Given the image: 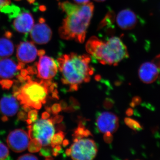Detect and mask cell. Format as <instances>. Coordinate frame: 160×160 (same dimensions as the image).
<instances>
[{
  "label": "cell",
  "mask_w": 160,
  "mask_h": 160,
  "mask_svg": "<svg viewBox=\"0 0 160 160\" xmlns=\"http://www.w3.org/2000/svg\"><path fill=\"white\" fill-rule=\"evenodd\" d=\"M98 147L93 140L90 139H78L69 149L66 151V154L74 160H91L96 156Z\"/></svg>",
  "instance_id": "obj_5"
},
{
  "label": "cell",
  "mask_w": 160,
  "mask_h": 160,
  "mask_svg": "<svg viewBox=\"0 0 160 160\" xmlns=\"http://www.w3.org/2000/svg\"><path fill=\"white\" fill-rule=\"evenodd\" d=\"M91 58L88 55L71 52L58 58L57 63L62 74V82L69 86V91H76L83 83L90 81L94 72L90 65Z\"/></svg>",
  "instance_id": "obj_2"
},
{
  "label": "cell",
  "mask_w": 160,
  "mask_h": 160,
  "mask_svg": "<svg viewBox=\"0 0 160 160\" xmlns=\"http://www.w3.org/2000/svg\"><path fill=\"white\" fill-rule=\"evenodd\" d=\"M10 3V0H0V10H1L3 7L9 5Z\"/></svg>",
  "instance_id": "obj_24"
},
{
  "label": "cell",
  "mask_w": 160,
  "mask_h": 160,
  "mask_svg": "<svg viewBox=\"0 0 160 160\" xmlns=\"http://www.w3.org/2000/svg\"><path fill=\"white\" fill-rule=\"evenodd\" d=\"M20 67V65L12 59L3 58L0 60V78L6 80L12 78Z\"/></svg>",
  "instance_id": "obj_16"
},
{
  "label": "cell",
  "mask_w": 160,
  "mask_h": 160,
  "mask_svg": "<svg viewBox=\"0 0 160 160\" xmlns=\"http://www.w3.org/2000/svg\"><path fill=\"white\" fill-rule=\"evenodd\" d=\"M34 19L31 13L28 12L19 13L16 17L13 22L14 29L18 32L28 33L34 26Z\"/></svg>",
  "instance_id": "obj_15"
},
{
  "label": "cell",
  "mask_w": 160,
  "mask_h": 160,
  "mask_svg": "<svg viewBox=\"0 0 160 160\" xmlns=\"http://www.w3.org/2000/svg\"><path fill=\"white\" fill-rule=\"evenodd\" d=\"M53 86L50 80L38 82L29 80L15 92V96L24 106L40 109L46 103L49 90L53 89Z\"/></svg>",
  "instance_id": "obj_4"
},
{
  "label": "cell",
  "mask_w": 160,
  "mask_h": 160,
  "mask_svg": "<svg viewBox=\"0 0 160 160\" xmlns=\"http://www.w3.org/2000/svg\"><path fill=\"white\" fill-rule=\"evenodd\" d=\"M90 134V132L88 130H86L83 128L82 126H79L78 128L74 132V136L76 138L79 139L80 138L87 136Z\"/></svg>",
  "instance_id": "obj_20"
},
{
  "label": "cell",
  "mask_w": 160,
  "mask_h": 160,
  "mask_svg": "<svg viewBox=\"0 0 160 160\" xmlns=\"http://www.w3.org/2000/svg\"><path fill=\"white\" fill-rule=\"evenodd\" d=\"M50 149H42L41 150V154L42 156H44L45 157H49V156L50 154Z\"/></svg>",
  "instance_id": "obj_25"
},
{
  "label": "cell",
  "mask_w": 160,
  "mask_h": 160,
  "mask_svg": "<svg viewBox=\"0 0 160 160\" xmlns=\"http://www.w3.org/2000/svg\"><path fill=\"white\" fill-rule=\"evenodd\" d=\"M44 54L40 56L37 64L38 77L43 80H50L57 73V65L53 58Z\"/></svg>",
  "instance_id": "obj_9"
},
{
  "label": "cell",
  "mask_w": 160,
  "mask_h": 160,
  "mask_svg": "<svg viewBox=\"0 0 160 160\" xmlns=\"http://www.w3.org/2000/svg\"><path fill=\"white\" fill-rule=\"evenodd\" d=\"M78 5H82L89 3L90 0H72Z\"/></svg>",
  "instance_id": "obj_26"
},
{
  "label": "cell",
  "mask_w": 160,
  "mask_h": 160,
  "mask_svg": "<svg viewBox=\"0 0 160 160\" xmlns=\"http://www.w3.org/2000/svg\"><path fill=\"white\" fill-rule=\"evenodd\" d=\"M159 69L155 63L146 62L140 66L138 71L139 77L143 83L151 84L154 82L158 77Z\"/></svg>",
  "instance_id": "obj_13"
},
{
  "label": "cell",
  "mask_w": 160,
  "mask_h": 160,
  "mask_svg": "<svg viewBox=\"0 0 160 160\" xmlns=\"http://www.w3.org/2000/svg\"><path fill=\"white\" fill-rule=\"evenodd\" d=\"M132 110L131 109H128V111L127 112V115H128L129 116L131 115L132 113Z\"/></svg>",
  "instance_id": "obj_27"
},
{
  "label": "cell",
  "mask_w": 160,
  "mask_h": 160,
  "mask_svg": "<svg viewBox=\"0 0 160 160\" xmlns=\"http://www.w3.org/2000/svg\"><path fill=\"white\" fill-rule=\"evenodd\" d=\"M117 24L123 30H131L137 25L138 17L134 12L126 9L121 10L116 18Z\"/></svg>",
  "instance_id": "obj_12"
},
{
  "label": "cell",
  "mask_w": 160,
  "mask_h": 160,
  "mask_svg": "<svg viewBox=\"0 0 160 160\" xmlns=\"http://www.w3.org/2000/svg\"><path fill=\"white\" fill-rule=\"evenodd\" d=\"M8 38L7 35V38H0V58H8L13 54L14 45Z\"/></svg>",
  "instance_id": "obj_17"
},
{
  "label": "cell",
  "mask_w": 160,
  "mask_h": 160,
  "mask_svg": "<svg viewBox=\"0 0 160 160\" xmlns=\"http://www.w3.org/2000/svg\"><path fill=\"white\" fill-rule=\"evenodd\" d=\"M86 51L92 57L103 65L116 66L129 57L127 47L117 37H112L106 41L92 36L87 41Z\"/></svg>",
  "instance_id": "obj_3"
},
{
  "label": "cell",
  "mask_w": 160,
  "mask_h": 160,
  "mask_svg": "<svg viewBox=\"0 0 160 160\" xmlns=\"http://www.w3.org/2000/svg\"><path fill=\"white\" fill-rule=\"evenodd\" d=\"M94 1H96L98 2H103L104 1H106V0H94Z\"/></svg>",
  "instance_id": "obj_29"
},
{
  "label": "cell",
  "mask_w": 160,
  "mask_h": 160,
  "mask_svg": "<svg viewBox=\"0 0 160 160\" xmlns=\"http://www.w3.org/2000/svg\"><path fill=\"white\" fill-rule=\"evenodd\" d=\"M52 110L54 114H57L61 110V106L60 104H55L52 106Z\"/></svg>",
  "instance_id": "obj_23"
},
{
  "label": "cell",
  "mask_w": 160,
  "mask_h": 160,
  "mask_svg": "<svg viewBox=\"0 0 160 160\" xmlns=\"http://www.w3.org/2000/svg\"><path fill=\"white\" fill-rule=\"evenodd\" d=\"M96 126L101 133H114L119 127V119L116 115L109 112L98 113L96 120Z\"/></svg>",
  "instance_id": "obj_7"
},
{
  "label": "cell",
  "mask_w": 160,
  "mask_h": 160,
  "mask_svg": "<svg viewBox=\"0 0 160 160\" xmlns=\"http://www.w3.org/2000/svg\"><path fill=\"white\" fill-rule=\"evenodd\" d=\"M19 108L18 99L14 95H5L0 100V112L5 116H13L17 113Z\"/></svg>",
  "instance_id": "obj_14"
},
{
  "label": "cell",
  "mask_w": 160,
  "mask_h": 160,
  "mask_svg": "<svg viewBox=\"0 0 160 160\" xmlns=\"http://www.w3.org/2000/svg\"><path fill=\"white\" fill-rule=\"evenodd\" d=\"M65 137V133L63 132H59L54 134L52 139L51 144L52 147L54 148L57 146H59L62 142Z\"/></svg>",
  "instance_id": "obj_18"
},
{
  "label": "cell",
  "mask_w": 160,
  "mask_h": 160,
  "mask_svg": "<svg viewBox=\"0 0 160 160\" xmlns=\"http://www.w3.org/2000/svg\"><path fill=\"white\" fill-rule=\"evenodd\" d=\"M32 42L39 45L47 44L51 40L52 31L49 26L45 23L44 19H41L39 23L36 24L30 31Z\"/></svg>",
  "instance_id": "obj_10"
},
{
  "label": "cell",
  "mask_w": 160,
  "mask_h": 160,
  "mask_svg": "<svg viewBox=\"0 0 160 160\" xmlns=\"http://www.w3.org/2000/svg\"><path fill=\"white\" fill-rule=\"evenodd\" d=\"M18 160H38V158L35 156L31 154H26L21 156L18 158Z\"/></svg>",
  "instance_id": "obj_22"
},
{
  "label": "cell",
  "mask_w": 160,
  "mask_h": 160,
  "mask_svg": "<svg viewBox=\"0 0 160 160\" xmlns=\"http://www.w3.org/2000/svg\"><path fill=\"white\" fill-rule=\"evenodd\" d=\"M59 7L66 15L58 29L60 37L64 40L84 42L93 16V3L79 5L66 1L59 3Z\"/></svg>",
  "instance_id": "obj_1"
},
{
  "label": "cell",
  "mask_w": 160,
  "mask_h": 160,
  "mask_svg": "<svg viewBox=\"0 0 160 160\" xmlns=\"http://www.w3.org/2000/svg\"><path fill=\"white\" fill-rule=\"evenodd\" d=\"M30 136L25 130L16 129L8 135L7 143L8 147L16 152H21L26 150L29 146Z\"/></svg>",
  "instance_id": "obj_8"
},
{
  "label": "cell",
  "mask_w": 160,
  "mask_h": 160,
  "mask_svg": "<svg viewBox=\"0 0 160 160\" xmlns=\"http://www.w3.org/2000/svg\"><path fill=\"white\" fill-rule=\"evenodd\" d=\"M125 122L128 127L135 131H138L142 129V127L138 122L130 118H126L125 119Z\"/></svg>",
  "instance_id": "obj_19"
},
{
  "label": "cell",
  "mask_w": 160,
  "mask_h": 160,
  "mask_svg": "<svg viewBox=\"0 0 160 160\" xmlns=\"http://www.w3.org/2000/svg\"><path fill=\"white\" fill-rule=\"evenodd\" d=\"M9 157V149L5 144L0 142V160L6 159Z\"/></svg>",
  "instance_id": "obj_21"
},
{
  "label": "cell",
  "mask_w": 160,
  "mask_h": 160,
  "mask_svg": "<svg viewBox=\"0 0 160 160\" xmlns=\"http://www.w3.org/2000/svg\"><path fill=\"white\" fill-rule=\"evenodd\" d=\"M63 142H64L63 143V145H64V146H66V145H67L68 144V141L66 140H65Z\"/></svg>",
  "instance_id": "obj_28"
},
{
  "label": "cell",
  "mask_w": 160,
  "mask_h": 160,
  "mask_svg": "<svg viewBox=\"0 0 160 160\" xmlns=\"http://www.w3.org/2000/svg\"><path fill=\"white\" fill-rule=\"evenodd\" d=\"M55 131L53 121L43 118L33 123L29 135L30 137L38 142L42 146L46 147L51 144Z\"/></svg>",
  "instance_id": "obj_6"
},
{
  "label": "cell",
  "mask_w": 160,
  "mask_h": 160,
  "mask_svg": "<svg viewBox=\"0 0 160 160\" xmlns=\"http://www.w3.org/2000/svg\"><path fill=\"white\" fill-rule=\"evenodd\" d=\"M38 55L39 51L32 42H22L18 46L17 57L22 64L33 62Z\"/></svg>",
  "instance_id": "obj_11"
}]
</instances>
